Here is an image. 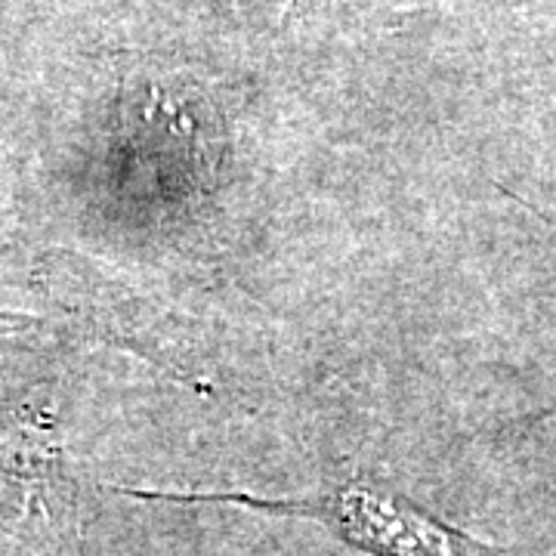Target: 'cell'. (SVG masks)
I'll return each mask as SVG.
<instances>
[{"label":"cell","instance_id":"6da1fadb","mask_svg":"<svg viewBox=\"0 0 556 556\" xmlns=\"http://www.w3.org/2000/svg\"><path fill=\"white\" fill-rule=\"evenodd\" d=\"M164 501H226L257 507L266 514L313 517L334 529L338 538L375 556H507L467 532L439 522L402 495L375 485H343L338 492L300 501H269L254 495H152Z\"/></svg>","mask_w":556,"mask_h":556},{"label":"cell","instance_id":"7a4b0ae2","mask_svg":"<svg viewBox=\"0 0 556 556\" xmlns=\"http://www.w3.org/2000/svg\"><path fill=\"white\" fill-rule=\"evenodd\" d=\"M241 20L260 22V25H278L291 13L294 0H226Z\"/></svg>","mask_w":556,"mask_h":556}]
</instances>
